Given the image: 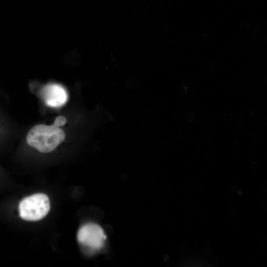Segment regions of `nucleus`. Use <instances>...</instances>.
Masks as SVG:
<instances>
[{
	"label": "nucleus",
	"mask_w": 267,
	"mask_h": 267,
	"mask_svg": "<svg viewBox=\"0 0 267 267\" xmlns=\"http://www.w3.org/2000/svg\"><path fill=\"white\" fill-rule=\"evenodd\" d=\"M65 138L64 131L53 124H39L30 130L26 141L29 145L39 152L46 153L54 150Z\"/></svg>",
	"instance_id": "f257e3e1"
},
{
	"label": "nucleus",
	"mask_w": 267,
	"mask_h": 267,
	"mask_svg": "<svg viewBox=\"0 0 267 267\" xmlns=\"http://www.w3.org/2000/svg\"><path fill=\"white\" fill-rule=\"evenodd\" d=\"M50 210L48 197L44 193H37L26 197L19 204V216L27 221H37L44 218Z\"/></svg>",
	"instance_id": "f03ea898"
},
{
	"label": "nucleus",
	"mask_w": 267,
	"mask_h": 267,
	"mask_svg": "<svg viewBox=\"0 0 267 267\" xmlns=\"http://www.w3.org/2000/svg\"><path fill=\"white\" fill-rule=\"evenodd\" d=\"M106 238L102 228L93 222L84 224L80 228L77 233V239L80 245L92 253L101 249Z\"/></svg>",
	"instance_id": "7ed1b4c3"
},
{
	"label": "nucleus",
	"mask_w": 267,
	"mask_h": 267,
	"mask_svg": "<svg viewBox=\"0 0 267 267\" xmlns=\"http://www.w3.org/2000/svg\"><path fill=\"white\" fill-rule=\"evenodd\" d=\"M42 95L45 104L51 107H57L64 105L68 99L65 89L57 84H50L44 86Z\"/></svg>",
	"instance_id": "20e7f679"
},
{
	"label": "nucleus",
	"mask_w": 267,
	"mask_h": 267,
	"mask_svg": "<svg viewBox=\"0 0 267 267\" xmlns=\"http://www.w3.org/2000/svg\"><path fill=\"white\" fill-rule=\"evenodd\" d=\"M66 123V119L63 116L57 117L54 121L53 125L57 127L64 126Z\"/></svg>",
	"instance_id": "39448f33"
}]
</instances>
